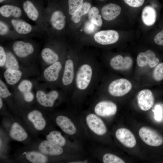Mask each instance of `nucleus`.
I'll return each mask as SVG.
<instances>
[{"mask_svg": "<svg viewBox=\"0 0 163 163\" xmlns=\"http://www.w3.org/2000/svg\"><path fill=\"white\" fill-rule=\"evenodd\" d=\"M7 53V59L4 69H18L23 68V66L8 47H5Z\"/></svg>", "mask_w": 163, "mask_h": 163, "instance_id": "31", "label": "nucleus"}, {"mask_svg": "<svg viewBox=\"0 0 163 163\" xmlns=\"http://www.w3.org/2000/svg\"><path fill=\"white\" fill-rule=\"evenodd\" d=\"M79 59L66 54L59 87L66 94L73 91Z\"/></svg>", "mask_w": 163, "mask_h": 163, "instance_id": "6", "label": "nucleus"}, {"mask_svg": "<svg viewBox=\"0 0 163 163\" xmlns=\"http://www.w3.org/2000/svg\"><path fill=\"white\" fill-rule=\"evenodd\" d=\"M66 16L62 11L53 10L48 1L45 8L43 21V29L46 36L49 37L53 30H62L66 26Z\"/></svg>", "mask_w": 163, "mask_h": 163, "instance_id": "5", "label": "nucleus"}, {"mask_svg": "<svg viewBox=\"0 0 163 163\" xmlns=\"http://www.w3.org/2000/svg\"><path fill=\"white\" fill-rule=\"evenodd\" d=\"M154 118L158 121H161L162 118V111L161 107L159 105H156L154 110Z\"/></svg>", "mask_w": 163, "mask_h": 163, "instance_id": "40", "label": "nucleus"}, {"mask_svg": "<svg viewBox=\"0 0 163 163\" xmlns=\"http://www.w3.org/2000/svg\"><path fill=\"white\" fill-rule=\"evenodd\" d=\"M9 135L12 139L19 142L24 141L28 137V134L24 128L19 123L16 121L12 124Z\"/></svg>", "mask_w": 163, "mask_h": 163, "instance_id": "24", "label": "nucleus"}, {"mask_svg": "<svg viewBox=\"0 0 163 163\" xmlns=\"http://www.w3.org/2000/svg\"><path fill=\"white\" fill-rule=\"evenodd\" d=\"M37 75L39 72L35 64L20 69H5L3 74L6 84L12 87L23 79Z\"/></svg>", "mask_w": 163, "mask_h": 163, "instance_id": "8", "label": "nucleus"}, {"mask_svg": "<svg viewBox=\"0 0 163 163\" xmlns=\"http://www.w3.org/2000/svg\"><path fill=\"white\" fill-rule=\"evenodd\" d=\"M154 40L157 44L163 46V30L155 36Z\"/></svg>", "mask_w": 163, "mask_h": 163, "instance_id": "42", "label": "nucleus"}, {"mask_svg": "<svg viewBox=\"0 0 163 163\" xmlns=\"http://www.w3.org/2000/svg\"><path fill=\"white\" fill-rule=\"evenodd\" d=\"M0 97L6 102L11 109L16 110L12 92L10 90L8 85L1 78H0Z\"/></svg>", "mask_w": 163, "mask_h": 163, "instance_id": "27", "label": "nucleus"}, {"mask_svg": "<svg viewBox=\"0 0 163 163\" xmlns=\"http://www.w3.org/2000/svg\"><path fill=\"white\" fill-rule=\"evenodd\" d=\"M100 1H104L105 0H99Z\"/></svg>", "mask_w": 163, "mask_h": 163, "instance_id": "43", "label": "nucleus"}, {"mask_svg": "<svg viewBox=\"0 0 163 163\" xmlns=\"http://www.w3.org/2000/svg\"><path fill=\"white\" fill-rule=\"evenodd\" d=\"M117 139L125 146L132 148L136 143V138L133 134L128 129L121 128L118 129L115 133Z\"/></svg>", "mask_w": 163, "mask_h": 163, "instance_id": "21", "label": "nucleus"}, {"mask_svg": "<svg viewBox=\"0 0 163 163\" xmlns=\"http://www.w3.org/2000/svg\"><path fill=\"white\" fill-rule=\"evenodd\" d=\"M91 7V5L90 3L87 2H84L81 8L72 16V21L75 23L79 22L81 20V17L89 11Z\"/></svg>", "mask_w": 163, "mask_h": 163, "instance_id": "34", "label": "nucleus"}, {"mask_svg": "<svg viewBox=\"0 0 163 163\" xmlns=\"http://www.w3.org/2000/svg\"><path fill=\"white\" fill-rule=\"evenodd\" d=\"M141 139L150 146L156 147L161 145L163 143V137L157 131L150 128L143 126L139 131Z\"/></svg>", "mask_w": 163, "mask_h": 163, "instance_id": "14", "label": "nucleus"}, {"mask_svg": "<svg viewBox=\"0 0 163 163\" xmlns=\"http://www.w3.org/2000/svg\"><path fill=\"white\" fill-rule=\"evenodd\" d=\"M132 85L128 80L124 78L115 79L108 85L107 90L111 95L115 97L123 96L131 90Z\"/></svg>", "mask_w": 163, "mask_h": 163, "instance_id": "13", "label": "nucleus"}, {"mask_svg": "<svg viewBox=\"0 0 163 163\" xmlns=\"http://www.w3.org/2000/svg\"><path fill=\"white\" fill-rule=\"evenodd\" d=\"M137 97L139 106L143 111L149 110L153 105L154 96L152 92L149 89H145L140 91Z\"/></svg>", "mask_w": 163, "mask_h": 163, "instance_id": "18", "label": "nucleus"}, {"mask_svg": "<svg viewBox=\"0 0 163 163\" xmlns=\"http://www.w3.org/2000/svg\"><path fill=\"white\" fill-rule=\"evenodd\" d=\"M35 101L40 107L50 109L53 107L61 96L66 94L60 88H50L47 90L46 86L35 80L34 86Z\"/></svg>", "mask_w": 163, "mask_h": 163, "instance_id": "3", "label": "nucleus"}, {"mask_svg": "<svg viewBox=\"0 0 163 163\" xmlns=\"http://www.w3.org/2000/svg\"><path fill=\"white\" fill-rule=\"evenodd\" d=\"M157 17L155 10L150 6L145 7L142 14V19L143 23L146 25L150 26L155 23Z\"/></svg>", "mask_w": 163, "mask_h": 163, "instance_id": "30", "label": "nucleus"}, {"mask_svg": "<svg viewBox=\"0 0 163 163\" xmlns=\"http://www.w3.org/2000/svg\"><path fill=\"white\" fill-rule=\"evenodd\" d=\"M86 121L90 129L96 134L103 135L106 133L107 129L104 123L95 114L91 113L88 115Z\"/></svg>", "mask_w": 163, "mask_h": 163, "instance_id": "17", "label": "nucleus"}, {"mask_svg": "<svg viewBox=\"0 0 163 163\" xmlns=\"http://www.w3.org/2000/svg\"><path fill=\"white\" fill-rule=\"evenodd\" d=\"M103 161L104 163H125L126 162L120 158L110 153L105 154L103 157Z\"/></svg>", "mask_w": 163, "mask_h": 163, "instance_id": "36", "label": "nucleus"}, {"mask_svg": "<svg viewBox=\"0 0 163 163\" xmlns=\"http://www.w3.org/2000/svg\"><path fill=\"white\" fill-rule=\"evenodd\" d=\"M153 78L156 81L163 79V63H160L155 67L153 72Z\"/></svg>", "mask_w": 163, "mask_h": 163, "instance_id": "37", "label": "nucleus"}, {"mask_svg": "<svg viewBox=\"0 0 163 163\" xmlns=\"http://www.w3.org/2000/svg\"><path fill=\"white\" fill-rule=\"evenodd\" d=\"M99 11L97 7H91L88 11V17L90 21L97 26L101 27L103 23L101 15L99 14Z\"/></svg>", "mask_w": 163, "mask_h": 163, "instance_id": "33", "label": "nucleus"}, {"mask_svg": "<svg viewBox=\"0 0 163 163\" xmlns=\"http://www.w3.org/2000/svg\"><path fill=\"white\" fill-rule=\"evenodd\" d=\"M46 140L61 147L64 146L66 143L65 138L61 133L57 130L49 132L46 135Z\"/></svg>", "mask_w": 163, "mask_h": 163, "instance_id": "32", "label": "nucleus"}, {"mask_svg": "<svg viewBox=\"0 0 163 163\" xmlns=\"http://www.w3.org/2000/svg\"><path fill=\"white\" fill-rule=\"evenodd\" d=\"M0 18L5 19H21L27 21L29 19L25 15L20 4H8L0 7Z\"/></svg>", "mask_w": 163, "mask_h": 163, "instance_id": "12", "label": "nucleus"}, {"mask_svg": "<svg viewBox=\"0 0 163 163\" xmlns=\"http://www.w3.org/2000/svg\"><path fill=\"white\" fill-rule=\"evenodd\" d=\"M84 0H68V11L69 14L73 15L82 6Z\"/></svg>", "mask_w": 163, "mask_h": 163, "instance_id": "35", "label": "nucleus"}, {"mask_svg": "<svg viewBox=\"0 0 163 163\" xmlns=\"http://www.w3.org/2000/svg\"><path fill=\"white\" fill-rule=\"evenodd\" d=\"M117 109V106L114 103L107 100L98 102L94 108V112L97 114L103 117H108L115 115Z\"/></svg>", "mask_w": 163, "mask_h": 163, "instance_id": "15", "label": "nucleus"}, {"mask_svg": "<svg viewBox=\"0 0 163 163\" xmlns=\"http://www.w3.org/2000/svg\"><path fill=\"white\" fill-rule=\"evenodd\" d=\"M19 110L25 112L27 120L36 130L42 132L47 128V120L44 114L40 109L30 106Z\"/></svg>", "mask_w": 163, "mask_h": 163, "instance_id": "11", "label": "nucleus"}, {"mask_svg": "<svg viewBox=\"0 0 163 163\" xmlns=\"http://www.w3.org/2000/svg\"><path fill=\"white\" fill-rule=\"evenodd\" d=\"M35 80L28 78L23 79L12 88L13 94H19L32 91L34 89Z\"/></svg>", "mask_w": 163, "mask_h": 163, "instance_id": "29", "label": "nucleus"}, {"mask_svg": "<svg viewBox=\"0 0 163 163\" xmlns=\"http://www.w3.org/2000/svg\"><path fill=\"white\" fill-rule=\"evenodd\" d=\"M159 61V59L156 57L155 53L150 50L140 53L136 59L137 64L140 67H143L148 65L151 68H153L158 65Z\"/></svg>", "mask_w": 163, "mask_h": 163, "instance_id": "20", "label": "nucleus"}, {"mask_svg": "<svg viewBox=\"0 0 163 163\" xmlns=\"http://www.w3.org/2000/svg\"><path fill=\"white\" fill-rule=\"evenodd\" d=\"M97 26L91 21L87 22L84 27V30L87 34H88L95 31L96 30Z\"/></svg>", "mask_w": 163, "mask_h": 163, "instance_id": "41", "label": "nucleus"}, {"mask_svg": "<svg viewBox=\"0 0 163 163\" xmlns=\"http://www.w3.org/2000/svg\"><path fill=\"white\" fill-rule=\"evenodd\" d=\"M99 63L89 59H79L72 92L84 94L97 89L101 78Z\"/></svg>", "mask_w": 163, "mask_h": 163, "instance_id": "1", "label": "nucleus"}, {"mask_svg": "<svg viewBox=\"0 0 163 163\" xmlns=\"http://www.w3.org/2000/svg\"><path fill=\"white\" fill-rule=\"evenodd\" d=\"M66 56L43 69L37 80L48 87L59 88Z\"/></svg>", "mask_w": 163, "mask_h": 163, "instance_id": "4", "label": "nucleus"}, {"mask_svg": "<svg viewBox=\"0 0 163 163\" xmlns=\"http://www.w3.org/2000/svg\"><path fill=\"white\" fill-rule=\"evenodd\" d=\"M133 63V61L131 57L128 56L123 57L120 55L113 57L109 62L110 67L117 71L128 70L132 67Z\"/></svg>", "mask_w": 163, "mask_h": 163, "instance_id": "19", "label": "nucleus"}, {"mask_svg": "<svg viewBox=\"0 0 163 163\" xmlns=\"http://www.w3.org/2000/svg\"><path fill=\"white\" fill-rule=\"evenodd\" d=\"M57 48L53 45L49 39L47 38L38 56L42 69L59 60L66 55L65 53H61Z\"/></svg>", "mask_w": 163, "mask_h": 163, "instance_id": "10", "label": "nucleus"}, {"mask_svg": "<svg viewBox=\"0 0 163 163\" xmlns=\"http://www.w3.org/2000/svg\"><path fill=\"white\" fill-rule=\"evenodd\" d=\"M26 160L32 163H45L48 161L47 155L39 151L30 150L22 154Z\"/></svg>", "mask_w": 163, "mask_h": 163, "instance_id": "28", "label": "nucleus"}, {"mask_svg": "<svg viewBox=\"0 0 163 163\" xmlns=\"http://www.w3.org/2000/svg\"><path fill=\"white\" fill-rule=\"evenodd\" d=\"M8 47L25 66L35 64L40 51L39 45L37 43L26 38L14 40Z\"/></svg>", "mask_w": 163, "mask_h": 163, "instance_id": "2", "label": "nucleus"}, {"mask_svg": "<svg viewBox=\"0 0 163 163\" xmlns=\"http://www.w3.org/2000/svg\"><path fill=\"white\" fill-rule=\"evenodd\" d=\"M5 20L9 22L20 38L39 37L46 35L44 31L39 26L32 25L25 20L21 19Z\"/></svg>", "mask_w": 163, "mask_h": 163, "instance_id": "9", "label": "nucleus"}, {"mask_svg": "<svg viewBox=\"0 0 163 163\" xmlns=\"http://www.w3.org/2000/svg\"><path fill=\"white\" fill-rule=\"evenodd\" d=\"M129 6L133 7H139L144 4L145 0H123Z\"/></svg>", "mask_w": 163, "mask_h": 163, "instance_id": "39", "label": "nucleus"}, {"mask_svg": "<svg viewBox=\"0 0 163 163\" xmlns=\"http://www.w3.org/2000/svg\"><path fill=\"white\" fill-rule=\"evenodd\" d=\"M119 38V34L116 31L108 30L100 31L94 36L95 41L102 45H107L116 43Z\"/></svg>", "mask_w": 163, "mask_h": 163, "instance_id": "16", "label": "nucleus"}, {"mask_svg": "<svg viewBox=\"0 0 163 163\" xmlns=\"http://www.w3.org/2000/svg\"><path fill=\"white\" fill-rule=\"evenodd\" d=\"M21 5L28 18L44 30L43 21L45 7L43 0H21Z\"/></svg>", "mask_w": 163, "mask_h": 163, "instance_id": "7", "label": "nucleus"}, {"mask_svg": "<svg viewBox=\"0 0 163 163\" xmlns=\"http://www.w3.org/2000/svg\"><path fill=\"white\" fill-rule=\"evenodd\" d=\"M121 8L114 3H109L104 5L101 8L102 17L105 20L110 21L116 18L120 14Z\"/></svg>", "mask_w": 163, "mask_h": 163, "instance_id": "26", "label": "nucleus"}, {"mask_svg": "<svg viewBox=\"0 0 163 163\" xmlns=\"http://www.w3.org/2000/svg\"><path fill=\"white\" fill-rule=\"evenodd\" d=\"M55 121L57 125L65 133L73 135L76 133L75 126L71 120L66 116L59 115L57 117Z\"/></svg>", "mask_w": 163, "mask_h": 163, "instance_id": "25", "label": "nucleus"}, {"mask_svg": "<svg viewBox=\"0 0 163 163\" xmlns=\"http://www.w3.org/2000/svg\"><path fill=\"white\" fill-rule=\"evenodd\" d=\"M7 59V53L6 47L2 44L0 45V67L4 69Z\"/></svg>", "mask_w": 163, "mask_h": 163, "instance_id": "38", "label": "nucleus"}, {"mask_svg": "<svg viewBox=\"0 0 163 163\" xmlns=\"http://www.w3.org/2000/svg\"><path fill=\"white\" fill-rule=\"evenodd\" d=\"M0 37L1 41L20 38L9 22L2 18H0Z\"/></svg>", "mask_w": 163, "mask_h": 163, "instance_id": "23", "label": "nucleus"}, {"mask_svg": "<svg viewBox=\"0 0 163 163\" xmlns=\"http://www.w3.org/2000/svg\"><path fill=\"white\" fill-rule=\"evenodd\" d=\"M37 148L39 151L47 156H58L63 152L62 147L46 139L40 142Z\"/></svg>", "mask_w": 163, "mask_h": 163, "instance_id": "22", "label": "nucleus"}]
</instances>
